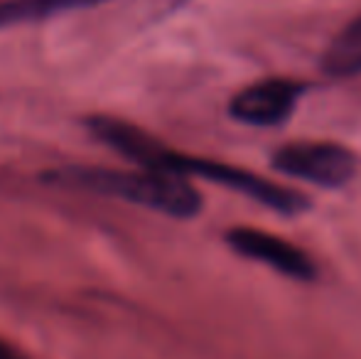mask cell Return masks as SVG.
Segmentation results:
<instances>
[{
	"mask_svg": "<svg viewBox=\"0 0 361 359\" xmlns=\"http://www.w3.org/2000/svg\"><path fill=\"white\" fill-rule=\"evenodd\" d=\"M96 3L101 0H5L0 3V30L13 28V25L37 23L49 15L89 8Z\"/></svg>",
	"mask_w": 361,
	"mask_h": 359,
	"instance_id": "7",
	"label": "cell"
},
{
	"mask_svg": "<svg viewBox=\"0 0 361 359\" xmlns=\"http://www.w3.org/2000/svg\"><path fill=\"white\" fill-rule=\"evenodd\" d=\"M59 187L86 190L128 205L160 212L172 219H192L202 212V197L187 178L165 170H118L104 165H64L47 173Z\"/></svg>",
	"mask_w": 361,
	"mask_h": 359,
	"instance_id": "1",
	"label": "cell"
},
{
	"mask_svg": "<svg viewBox=\"0 0 361 359\" xmlns=\"http://www.w3.org/2000/svg\"><path fill=\"white\" fill-rule=\"evenodd\" d=\"M0 359H18V357H15L13 352H10V350H5V347L0 345Z\"/></svg>",
	"mask_w": 361,
	"mask_h": 359,
	"instance_id": "8",
	"label": "cell"
},
{
	"mask_svg": "<svg viewBox=\"0 0 361 359\" xmlns=\"http://www.w3.org/2000/svg\"><path fill=\"white\" fill-rule=\"evenodd\" d=\"M273 168L288 178L305 180L317 187H344L357 173V155L339 143L298 140L273 153Z\"/></svg>",
	"mask_w": 361,
	"mask_h": 359,
	"instance_id": "3",
	"label": "cell"
},
{
	"mask_svg": "<svg viewBox=\"0 0 361 359\" xmlns=\"http://www.w3.org/2000/svg\"><path fill=\"white\" fill-rule=\"evenodd\" d=\"M322 72L337 79L361 74V15L329 42L322 54Z\"/></svg>",
	"mask_w": 361,
	"mask_h": 359,
	"instance_id": "6",
	"label": "cell"
},
{
	"mask_svg": "<svg viewBox=\"0 0 361 359\" xmlns=\"http://www.w3.org/2000/svg\"><path fill=\"white\" fill-rule=\"evenodd\" d=\"M226 244L236 251L243 259L258 261L263 266H271L273 271L283 273V276L293 278V281H314L317 269H314L312 259L298 249L295 244L281 239L276 234H268L263 229H253V226H236V229L226 231Z\"/></svg>",
	"mask_w": 361,
	"mask_h": 359,
	"instance_id": "4",
	"label": "cell"
},
{
	"mask_svg": "<svg viewBox=\"0 0 361 359\" xmlns=\"http://www.w3.org/2000/svg\"><path fill=\"white\" fill-rule=\"evenodd\" d=\"M162 170L182 175V178H202L214 182V185L228 187V190L238 192V195L248 197V200L258 202L263 207H271V209L288 217H298L300 212L310 209V200H305L300 192L288 190V187L261 178V175L251 173V170L238 168V165L219 163V160L207 158H192V155L167 148L165 160H162Z\"/></svg>",
	"mask_w": 361,
	"mask_h": 359,
	"instance_id": "2",
	"label": "cell"
},
{
	"mask_svg": "<svg viewBox=\"0 0 361 359\" xmlns=\"http://www.w3.org/2000/svg\"><path fill=\"white\" fill-rule=\"evenodd\" d=\"M305 94V84L290 79H263L241 89L231 99L228 114L233 121L246 126H281L290 118Z\"/></svg>",
	"mask_w": 361,
	"mask_h": 359,
	"instance_id": "5",
	"label": "cell"
}]
</instances>
